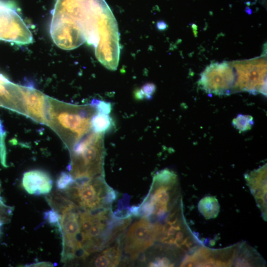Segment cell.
I'll return each mask as SVG.
<instances>
[{"label":"cell","mask_w":267,"mask_h":267,"mask_svg":"<svg viewBox=\"0 0 267 267\" xmlns=\"http://www.w3.org/2000/svg\"><path fill=\"white\" fill-rule=\"evenodd\" d=\"M54 42L64 49L85 41L94 46L98 60L115 70L119 58L116 20L105 0H56L50 26Z\"/></svg>","instance_id":"1"},{"label":"cell","mask_w":267,"mask_h":267,"mask_svg":"<svg viewBox=\"0 0 267 267\" xmlns=\"http://www.w3.org/2000/svg\"><path fill=\"white\" fill-rule=\"evenodd\" d=\"M46 199L59 215L58 227L62 235V262L67 263L75 258L85 259L87 256L79 241L82 210L62 193L53 192Z\"/></svg>","instance_id":"2"},{"label":"cell","mask_w":267,"mask_h":267,"mask_svg":"<svg viewBox=\"0 0 267 267\" xmlns=\"http://www.w3.org/2000/svg\"><path fill=\"white\" fill-rule=\"evenodd\" d=\"M182 203L178 175L171 170L163 169L153 176L149 192L138 206L137 217L164 215Z\"/></svg>","instance_id":"3"},{"label":"cell","mask_w":267,"mask_h":267,"mask_svg":"<svg viewBox=\"0 0 267 267\" xmlns=\"http://www.w3.org/2000/svg\"><path fill=\"white\" fill-rule=\"evenodd\" d=\"M104 135L91 131L72 147L69 170L74 179L104 176Z\"/></svg>","instance_id":"4"},{"label":"cell","mask_w":267,"mask_h":267,"mask_svg":"<svg viewBox=\"0 0 267 267\" xmlns=\"http://www.w3.org/2000/svg\"><path fill=\"white\" fill-rule=\"evenodd\" d=\"M74 180L62 193L81 210L92 212L111 208L118 193L107 184L104 176Z\"/></svg>","instance_id":"5"},{"label":"cell","mask_w":267,"mask_h":267,"mask_svg":"<svg viewBox=\"0 0 267 267\" xmlns=\"http://www.w3.org/2000/svg\"><path fill=\"white\" fill-rule=\"evenodd\" d=\"M236 81L234 91L267 94V61L264 57L233 61Z\"/></svg>","instance_id":"6"},{"label":"cell","mask_w":267,"mask_h":267,"mask_svg":"<svg viewBox=\"0 0 267 267\" xmlns=\"http://www.w3.org/2000/svg\"><path fill=\"white\" fill-rule=\"evenodd\" d=\"M236 75L233 62L212 63L201 74L198 86L206 92L217 95L234 92Z\"/></svg>","instance_id":"7"},{"label":"cell","mask_w":267,"mask_h":267,"mask_svg":"<svg viewBox=\"0 0 267 267\" xmlns=\"http://www.w3.org/2000/svg\"><path fill=\"white\" fill-rule=\"evenodd\" d=\"M0 40L17 44L32 42L30 31L9 2L0 0Z\"/></svg>","instance_id":"8"},{"label":"cell","mask_w":267,"mask_h":267,"mask_svg":"<svg viewBox=\"0 0 267 267\" xmlns=\"http://www.w3.org/2000/svg\"><path fill=\"white\" fill-rule=\"evenodd\" d=\"M156 241V233L148 219L141 217L130 226L126 235L125 252L134 260Z\"/></svg>","instance_id":"9"},{"label":"cell","mask_w":267,"mask_h":267,"mask_svg":"<svg viewBox=\"0 0 267 267\" xmlns=\"http://www.w3.org/2000/svg\"><path fill=\"white\" fill-rule=\"evenodd\" d=\"M240 244L218 250L200 246L190 256V265L202 267H239Z\"/></svg>","instance_id":"10"},{"label":"cell","mask_w":267,"mask_h":267,"mask_svg":"<svg viewBox=\"0 0 267 267\" xmlns=\"http://www.w3.org/2000/svg\"><path fill=\"white\" fill-rule=\"evenodd\" d=\"M23 100L28 113L42 122L50 120L52 110L46 96L35 89L22 88Z\"/></svg>","instance_id":"11"},{"label":"cell","mask_w":267,"mask_h":267,"mask_svg":"<svg viewBox=\"0 0 267 267\" xmlns=\"http://www.w3.org/2000/svg\"><path fill=\"white\" fill-rule=\"evenodd\" d=\"M245 178L262 211L263 217L266 218L267 165L246 174Z\"/></svg>","instance_id":"12"},{"label":"cell","mask_w":267,"mask_h":267,"mask_svg":"<svg viewBox=\"0 0 267 267\" xmlns=\"http://www.w3.org/2000/svg\"><path fill=\"white\" fill-rule=\"evenodd\" d=\"M22 184L24 189L30 194L43 195L51 191L52 180L46 172L33 170L24 173Z\"/></svg>","instance_id":"13"},{"label":"cell","mask_w":267,"mask_h":267,"mask_svg":"<svg viewBox=\"0 0 267 267\" xmlns=\"http://www.w3.org/2000/svg\"><path fill=\"white\" fill-rule=\"evenodd\" d=\"M91 130L100 134H105L114 127V121L109 114L96 112L91 119Z\"/></svg>","instance_id":"14"},{"label":"cell","mask_w":267,"mask_h":267,"mask_svg":"<svg viewBox=\"0 0 267 267\" xmlns=\"http://www.w3.org/2000/svg\"><path fill=\"white\" fill-rule=\"evenodd\" d=\"M198 209L206 219L217 216L220 211V205L217 199L212 196L204 197L198 204Z\"/></svg>","instance_id":"15"},{"label":"cell","mask_w":267,"mask_h":267,"mask_svg":"<svg viewBox=\"0 0 267 267\" xmlns=\"http://www.w3.org/2000/svg\"><path fill=\"white\" fill-rule=\"evenodd\" d=\"M233 126L240 133L250 130L254 125L253 117L249 115L238 114L232 120Z\"/></svg>","instance_id":"16"},{"label":"cell","mask_w":267,"mask_h":267,"mask_svg":"<svg viewBox=\"0 0 267 267\" xmlns=\"http://www.w3.org/2000/svg\"><path fill=\"white\" fill-rule=\"evenodd\" d=\"M74 181V178L71 174L62 172L56 179V186L58 190L63 191L71 186Z\"/></svg>","instance_id":"17"},{"label":"cell","mask_w":267,"mask_h":267,"mask_svg":"<svg viewBox=\"0 0 267 267\" xmlns=\"http://www.w3.org/2000/svg\"><path fill=\"white\" fill-rule=\"evenodd\" d=\"M155 90V86L152 84H147L144 86L142 89L135 93V97L137 99L144 98L150 99Z\"/></svg>","instance_id":"18"},{"label":"cell","mask_w":267,"mask_h":267,"mask_svg":"<svg viewBox=\"0 0 267 267\" xmlns=\"http://www.w3.org/2000/svg\"><path fill=\"white\" fill-rule=\"evenodd\" d=\"M91 105L95 108L97 113L109 114L112 110V105L109 102L93 100Z\"/></svg>","instance_id":"19"},{"label":"cell","mask_w":267,"mask_h":267,"mask_svg":"<svg viewBox=\"0 0 267 267\" xmlns=\"http://www.w3.org/2000/svg\"><path fill=\"white\" fill-rule=\"evenodd\" d=\"M44 219L50 224L58 226L59 223V215L53 209H51L44 213Z\"/></svg>","instance_id":"20"},{"label":"cell","mask_w":267,"mask_h":267,"mask_svg":"<svg viewBox=\"0 0 267 267\" xmlns=\"http://www.w3.org/2000/svg\"><path fill=\"white\" fill-rule=\"evenodd\" d=\"M93 265L95 267H112L110 261L102 253L95 257L92 261Z\"/></svg>","instance_id":"21"},{"label":"cell","mask_w":267,"mask_h":267,"mask_svg":"<svg viewBox=\"0 0 267 267\" xmlns=\"http://www.w3.org/2000/svg\"><path fill=\"white\" fill-rule=\"evenodd\" d=\"M6 132L1 121L0 119V154L6 152L5 138Z\"/></svg>","instance_id":"22"},{"label":"cell","mask_w":267,"mask_h":267,"mask_svg":"<svg viewBox=\"0 0 267 267\" xmlns=\"http://www.w3.org/2000/svg\"><path fill=\"white\" fill-rule=\"evenodd\" d=\"M29 267H53V264L48 262H40L31 264Z\"/></svg>","instance_id":"23"},{"label":"cell","mask_w":267,"mask_h":267,"mask_svg":"<svg viewBox=\"0 0 267 267\" xmlns=\"http://www.w3.org/2000/svg\"><path fill=\"white\" fill-rule=\"evenodd\" d=\"M159 27L160 29L165 28L166 25H165L164 24H160L159 25Z\"/></svg>","instance_id":"24"},{"label":"cell","mask_w":267,"mask_h":267,"mask_svg":"<svg viewBox=\"0 0 267 267\" xmlns=\"http://www.w3.org/2000/svg\"><path fill=\"white\" fill-rule=\"evenodd\" d=\"M1 184H0V194L1 193ZM0 197H1L0 196Z\"/></svg>","instance_id":"25"}]
</instances>
